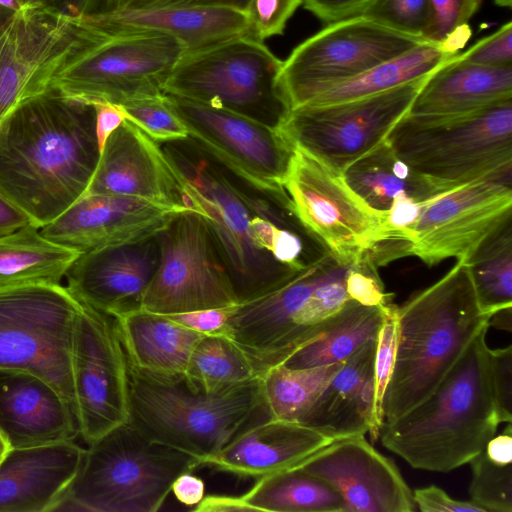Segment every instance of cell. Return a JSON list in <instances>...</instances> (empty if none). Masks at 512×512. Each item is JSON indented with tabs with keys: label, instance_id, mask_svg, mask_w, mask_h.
<instances>
[{
	"label": "cell",
	"instance_id": "obj_57",
	"mask_svg": "<svg viewBox=\"0 0 512 512\" xmlns=\"http://www.w3.org/2000/svg\"><path fill=\"white\" fill-rule=\"evenodd\" d=\"M486 456L495 463H512V425L507 423L504 431L494 435L484 448Z\"/></svg>",
	"mask_w": 512,
	"mask_h": 512
},
{
	"label": "cell",
	"instance_id": "obj_47",
	"mask_svg": "<svg viewBox=\"0 0 512 512\" xmlns=\"http://www.w3.org/2000/svg\"><path fill=\"white\" fill-rule=\"evenodd\" d=\"M459 57L473 64L488 67L512 66V22L481 39Z\"/></svg>",
	"mask_w": 512,
	"mask_h": 512
},
{
	"label": "cell",
	"instance_id": "obj_22",
	"mask_svg": "<svg viewBox=\"0 0 512 512\" xmlns=\"http://www.w3.org/2000/svg\"><path fill=\"white\" fill-rule=\"evenodd\" d=\"M85 194L133 197L190 210L173 157L127 119L106 140Z\"/></svg>",
	"mask_w": 512,
	"mask_h": 512
},
{
	"label": "cell",
	"instance_id": "obj_33",
	"mask_svg": "<svg viewBox=\"0 0 512 512\" xmlns=\"http://www.w3.org/2000/svg\"><path fill=\"white\" fill-rule=\"evenodd\" d=\"M82 253L46 238L30 224L0 236V287L60 284Z\"/></svg>",
	"mask_w": 512,
	"mask_h": 512
},
{
	"label": "cell",
	"instance_id": "obj_60",
	"mask_svg": "<svg viewBox=\"0 0 512 512\" xmlns=\"http://www.w3.org/2000/svg\"><path fill=\"white\" fill-rule=\"evenodd\" d=\"M10 449L11 448H10L5 436L3 435V433L0 430V462L6 456V454L8 453V451Z\"/></svg>",
	"mask_w": 512,
	"mask_h": 512
},
{
	"label": "cell",
	"instance_id": "obj_24",
	"mask_svg": "<svg viewBox=\"0 0 512 512\" xmlns=\"http://www.w3.org/2000/svg\"><path fill=\"white\" fill-rule=\"evenodd\" d=\"M0 430L11 449L75 441L76 412L44 379L0 369Z\"/></svg>",
	"mask_w": 512,
	"mask_h": 512
},
{
	"label": "cell",
	"instance_id": "obj_55",
	"mask_svg": "<svg viewBox=\"0 0 512 512\" xmlns=\"http://www.w3.org/2000/svg\"><path fill=\"white\" fill-rule=\"evenodd\" d=\"M33 224L29 216L0 193V236Z\"/></svg>",
	"mask_w": 512,
	"mask_h": 512
},
{
	"label": "cell",
	"instance_id": "obj_44",
	"mask_svg": "<svg viewBox=\"0 0 512 512\" xmlns=\"http://www.w3.org/2000/svg\"><path fill=\"white\" fill-rule=\"evenodd\" d=\"M302 5V0H250L246 9L250 32L253 38L282 35L288 20Z\"/></svg>",
	"mask_w": 512,
	"mask_h": 512
},
{
	"label": "cell",
	"instance_id": "obj_30",
	"mask_svg": "<svg viewBox=\"0 0 512 512\" xmlns=\"http://www.w3.org/2000/svg\"><path fill=\"white\" fill-rule=\"evenodd\" d=\"M114 318L130 365L154 375H184L194 347L205 335L142 309Z\"/></svg>",
	"mask_w": 512,
	"mask_h": 512
},
{
	"label": "cell",
	"instance_id": "obj_1",
	"mask_svg": "<svg viewBox=\"0 0 512 512\" xmlns=\"http://www.w3.org/2000/svg\"><path fill=\"white\" fill-rule=\"evenodd\" d=\"M99 157L94 107L49 89L0 123V193L41 228L85 194Z\"/></svg>",
	"mask_w": 512,
	"mask_h": 512
},
{
	"label": "cell",
	"instance_id": "obj_25",
	"mask_svg": "<svg viewBox=\"0 0 512 512\" xmlns=\"http://www.w3.org/2000/svg\"><path fill=\"white\" fill-rule=\"evenodd\" d=\"M76 17L82 24L109 38L138 33L169 35L181 41L187 52L237 37H252L246 12L228 7L114 10Z\"/></svg>",
	"mask_w": 512,
	"mask_h": 512
},
{
	"label": "cell",
	"instance_id": "obj_53",
	"mask_svg": "<svg viewBox=\"0 0 512 512\" xmlns=\"http://www.w3.org/2000/svg\"><path fill=\"white\" fill-rule=\"evenodd\" d=\"M117 0H34L55 7L71 16L104 14L116 9Z\"/></svg>",
	"mask_w": 512,
	"mask_h": 512
},
{
	"label": "cell",
	"instance_id": "obj_11",
	"mask_svg": "<svg viewBox=\"0 0 512 512\" xmlns=\"http://www.w3.org/2000/svg\"><path fill=\"white\" fill-rule=\"evenodd\" d=\"M283 61L249 36L186 52L165 85V94L224 107L261 119L288 112L278 78ZM262 120V119H261Z\"/></svg>",
	"mask_w": 512,
	"mask_h": 512
},
{
	"label": "cell",
	"instance_id": "obj_13",
	"mask_svg": "<svg viewBox=\"0 0 512 512\" xmlns=\"http://www.w3.org/2000/svg\"><path fill=\"white\" fill-rule=\"evenodd\" d=\"M188 138L248 185L292 211L284 189L293 149L274 125L236 110L165 94Z\"/></svg>",
	"mask_w": 512,
	"mask_h": 512
},
{
	"label": "cell",
	"instance_id": "obj_3",
	"mask_svg": "<svg viewBox=\"0 0 512 512\" xmlns=\"http://www.w3.org/2000/svg\"><path fill=\"white\" fill-rule=\"evenodd\" d=\"M490 316L478 304L463 260L397 307L396 357L383 422L398 419L429 396L477 334L489 327Z\"/></svg>",
	"mask_w": 512,
	"mask_h": 512
},
{
	"label": "cell",
	"instance_id": "obj_7",
	"mask_svg": "<svg viewBox=\"0 0 512 512\" xmlns=\"http://www.w3.org/2000/svg\"><path fill=\"white\" fill-rule=\"evenodd\" d=\"M187 52L178 39L138 33L106 39L95 47L81 40L53 76L49 89L88 105L162 97L174 68Z\"/></svg>",
	"mask_w": 512,
	"mask_h": 512
},
{
	"label": "cell",
	"instance_id": "obj_21",
	"mask_svg": "<svg viewBox=\"0 0 512 512\" xmlns=\"http://www.w3.org/2000/svg\"><path fill=\"white\" fill-rule=\"evenodd\" d=\"M183 211L139 198L84 194L40 231L58 244L85 253L155 238Z\"/></svg>",
	"mask_w": 512,
	"mask_h": 512
},
{
	"label": "cell",
	"instance_id": "obj_45",
	"mask_svg": "<svg viewBox=\"0 0 512 512\" xmlns=\"http://www.w3.org/2000/svg\"><path fill=\"white\" fill-rule=\"evenodd\" d=\"M345 284L349 298L364 306L386 307L392 304V295L385 292L378 268L368 260L349 269Z\"/></svg>",
	"mask_w": 512,
	"mask_h": 512
},
{
	"label": "cell",
	"instance_id": "obj_28",
	"mask_svg": "<svg viewBox=\"0 0 512 512\" xmlns=\"http://www.w3.org/2000/svg\"><path fill=\"white\" fill-rule=\"evenodd\" d=\"M512 99V66L466 62L459 53L427 77L406 116L421 124L462 118Z\"/></svg>",
	"mask_w": 512,
	"mask_h": 512
},
{
	"label": "cell",
	"instance_id": "obj_10",
	"mask_svg": "<svg viewBox=\"0 0 512 512\" xmlns=\"http://www.w3.org/2000/svg\"><path fill=\"white\" fill-rule=\"evenodd\" d=\"M426 79L356 100L298 107L282 115L274 126L292 149L342 174L387 142Z\"/></svg>",
	"mask_w": 512,
	"mask_h": 512
},
{
	"label": "cell",
	"instance_id": "obj_17",
	"mask_svg": "<svg viewBox=\"0 0 512 512\" xmlns=\"http://www.w3.org/2000/svg\"><path fill=\"white\" fill-rule=\"evenodd\" d=\"M512 218V172L480 179L426 202L407 232L408 256L427 265L466 260Z\"/></svg>",
	"mask_w": 512,
	"mask_h": 512
},
{
	"label": "cell",
	"instance_id": "obj_16",
	"mask_svg": "<svg viewBox=\"0 0 512 512\" xmlns=\"http://www.w3.org/2000/svg\"><path fill=\"white\" fill-rule=\"evenodd\" d=\"M71 367L80 437L89 445L129 418V360L113 316L82 303Z\"/></svg>",
	"mask_w": 512,
	"mask_h": 512
},
{
	"label": "cell",
	"instance_id": "obj_43",
	"mask_svg": "<svg viewBox=\"0 0 512 512\" xmlns=\"http://www.w3.org/2000/svg\"><path fill=\"white\" fill-rule=\"evenodd\" d=\"M361 16L397 32L423 38L429 22V1L373 0Z\"/></svg>",
	"mask_w": 512,
	"mask_h": 512
},
{
	"label": "cell",
	"instance_id": "obj_12",
	"mask_svg": "<svg viewBox=\"0 0 512 512\" xmlns=\"http://www.w3.org/2000/svg\"><path fill=\"white\" fill-rule=\"evenodd\" d=\"M157 242L158 264L140 309L169 315L238 303L226 263L201 214L179 213Z\"/></svg>",
	"mask_w": 512,
	"mask_h": 512
},
{
	"label": "cell",
	"instance_id": "obj_38",
	"mask_svg": "<svg viewBox=\"0 0 512 512\" xmlns=\"http://www.w3.org/2000/svg\"><path fill=\"white\" fill-rule=\"evenodd\" d=\"M184 377L195 389L215 392L260 378L251 360L230 339L204 335L194 347Z\"/></svg>",
	"mask_w": 512,
	"mask_h": 512
},
{
	"label": "cell",
	"instance_id": "obj_41",
	"mask_svg": "<svg viewBox=\"0 0 512 512\" xmlns=\"http://www.w3.org/2000/svg\"><path fill=\"white\" fill-rule=\"evenodd\" d=\"M120 107L127 120L156 142L188 138L187 127L169 105L165 95L127 102Z\"/></svg>",
	"mask_w": 512,
	"mask_h": 512
},
{
	"label": "cell",
	"instance_id": "obj_35",
	"mask_svg": "<svg viewBox=\"0 0 512 512\" xmlns=\"http://www.w3.org/2000/svg\"><path fill=\"white\" fill-rule=\"evenodd\" d=\"M241 496L253 511L344 512L340 494L299 467L260 478Z\"/></svg>",
	"mask_w": 512,
	"mask_h": 512
},
{
	"label": "cell",
	"instance_id": "obj_2",
	"mask_svg": "<svg viewBox=\"0 0 512 512\" xmlns=\"http://www.w3.org/2000/svg\"><path fill=\"white\" fill-rule=\"evenodd\" d=\"M489 327L481 330L434 391L392 422H383L382 445L411 467L449 472L470 462L498 425L492 388Z\"/></svg>",
	"mask_w": 512,
	"mask_h": 512
},
{
	"label": "cell",
	"instance_id": "obj_9",
	"mask_svg": "<svg viewBox=\"0 0 512 512\" xmlns=\"http://www.w3.org/2000/svg\"><path fill=\"white\" fill-rule=\"evenodd\" d=\"M283 186L299 222L339 263L357 264L394 243L387 212L368 205L342 174L307 153L293 149Z\"/></svg>",
	"mask_w": 512,
	"mask_h": 512
},
{
	"label": "cell",
	"instance_id": "obj_49",
	"mask_svg": "<svg viewBox=\"0 0 512 512\" xmlns=\"http://www.w3.org/2000/svg\"><path fill=\"white\" fill-rule=\"evenodd\" d=\"M415 507L422 512H485L472 501L451 498L443 489L430 485L413 491Z\"/></svg>",
	"mask_w": 512,
	"mask_h": 512
},
{
	"label": "cell",
	"instance_id": "obj_8",
	"mask_svg": "<svg viewBox=\"0 0 512 512\" xmlns=\"http://www.w3.org/2000/svg\"><path fill=\"white\" fill-rule=\"evenodd\" d=\"M81 307L60 284L0 287V369L44 379L74 410L71 351Z\"/></svg>",
	"mask_w": 512,
	"mask_h": 512
},
{
	"label": "cell",
	"instance_id": "obj_26",
	"mask_svg": "<svg viewBox=\"0 0 512 512\" xmlns=\"http://www.w3.org/2000/svg\"><path fill=\"white\" fill-rule=\"evenodd\" d=\"M331 442L306 425L269 415L240 432L201 467L258 480L298 466Z\"/></svg>",
	"mask_w": 512,
	"mask_h": 512
},
{
	"label": "cell",
	"instance_id": "obj_51",
	"mask_svg": "<svg viewBox=\"0 0 512 512\" xmlns=\"http://www.w3.org/2000/svg\"><path fill=\"white\" fill-rule=\"evenodd\" d=\"M250 0H117L115 10L166 7H228L246 12Z\"/></svg>",
	"mask_w": 512,
	"mask_h": 512
},
{
	"label": "cell",
	"instance_id": "obj_46",
	"mask_svg": "<svg viewBox=\"0 0 512 512\" xmlns=\"http://www.w3.org/2000/svg\"><path fill=\"white\" fill-rule=\"evenodd\" d=\"M491 388L497 420L512 423V345L490 349Z\"/></svg>",
	"mask_w": 512,
	"mask_h": 512
},
{
	"label": "cell",
	"instance_id": "obj_31",
	"mask_svg": "<svg viewBox=\"0 0 512 512\" xmlns=\"http://www.w3.org/2000/svg\"><path fill=\"white\" fill-rule=\"evenodd\" d=\"M458 53L442 45L425 42L355 77L318 90L302 106L336 104L394 89L428 77Z\"/></svg>",
	"mask_w": 512,
	"mask_h": 512
},
{
	"label": "cell",
	"instance_id": "obj_36",
	"mask_svg": "<svg viewBox=\"0 0 512 512\" xmlns=\"http://www.w3.org/2000/svg\"><path fill=\"white\" fill-rule=\"evenodd\" d=\"M484 313L512 306V218L482 241L466 259Z\"/></svg>",
	"mask_w": 512,
	"mask_h": 512
},
{
	"label": "cell",
	"instance_id": "obj_52",
	"mask_svg": "<svg viewBox=\"0 0 512 512\" xmlns=\"http://www.w3.org/2000/svg\"><path fill=\"white\" fill-rule=\"evenodd\" d=\"M95 109V128L100 153L106 140L126 119L120 106L110 103L92 105Z\"/></svg>",
	"mask_w": 512,
	"mask_h": 512
},
{
	"label": "cell",
	"instance_id": "obj_37",
	"mask_svg": "<svg viewBox=\"0 0 512 512\" xmlns=\"http://www.w3.org/2000/svg\"><path fill=\"white\" fill-rule=\"evenodd\" d=\"M344 362L289 368L279 364L261 377L265 404L271 417L299 422Z\"/></svg>",
	"mask_w": 512,
	"mask_h": 512
},
{
	"label": "cell",
	"instance_id": "obj_27",
	"mask_svg": "<svg viewBox=\"0 0 512 512\" xmlns=\"http://www.w3.org/2000/svg\"><path fill=\"white\" fill-rule=\"evenodd\" d=\"M83 454L75 441L10 449L0 462V512L56 511Z\"/></svg>",
	"mask_w": 512,
	"mask_h": 512
},
{
	"label": "cell",
	"instance_id": "obj_39",
	"mask_svg": "<svg viewBox=\"0 0 512 512\" xmlns=\"http://www.w3.org/2000/svg\"><path fill=\"white\" fill-rule=\"evenodd\" d=\"M483 450L469 462L470 501L485 512H512V463H495Z\"/></svg>",
	"mask_w": 512,
	"mask_h": 512
},
{
	"label": "cell",
	"instance_id": "obj_62",
	"mask_svg": "<svg viewBox=\"0 0 512 512\" xmlns=\"http://www.w3.org/2000/svg\"><path fill=\"white\" fill-rule=\"evenodd\" d=\"M24 4H28V3H31V2H34V0H21Z\"/></svg>",
	"mask_w": 512,
	"mask_h": 512
},
{
	"label": "cell",
	"instance_id": "obj_34",
	"mask_svg": "<svg viewBox=\"0 0 512 512\" xmlns=\"http://www.w3.org/2000/svg\"><path fill=\"white\" fill-rule=\"evenodd\" d=\"M387 307L364 306L348 300L320 337L282 364L289 368H307L344 362L368 340L377 337Z\"/></svg>",
	"mask_w": 512,
	"mask_h": 512
},
{
	"label": "cell",
	"instance_id": "obj_54",
	"mask_svg": "<svg viewBox=\"0 0 512 512\" xmlns=\"http://www.w3.org/2000/svg\"><path fill=\"white\" fill-rule=\"evenodd\" d=\"M171 491L181 504L196 506L205 496V484L191 472H184L175 479Z\"/></svg>",
	"mask_w": 512,
	"mask_h": 512
},
{
	"label": "cell",
	"instance_id": "obj_15",
	"mask_svg": "<svg viewBox=\"0 0 512 512\" xmlns=\"http://www.w3.org/2000/svg\"><path fill=\"white\" fill-rule=\"evenodd\" d=\"M168 152L180 171L185 206L206 221L226 263L238 302L256 296L296 270L257 247L250 228L254 214L247 197L204 162Z\"/></svg>",
	"mask_w": 512,
	"mask_h": 512
},
{
	"label": "cell",
	"instance_id": "obj_61",
	"mask_svg": "<svg viewBox=\"0 0 512 512\" xmlns=\"http://www.w3.org/2000/svg\"><path fill=\"white\" fill-rule=\"evenodd\" d=\"M494 3L504 8H511L512 6V0H494Z\"/></svg>",
	"mask_w": 512,
	"mask_h": 512
},
{
	"label": "cell",
	"instance_id": "obj_20",
	"mask_svg": "<svg viewBox=\"0 0 512 512\" xmlns=\"http://www.w3.org/2000/svg\"><path fill=\"white\" fill-rule=\"evenodd\" d=\"M329 483L344 512H412L413 491L395 463L364 436L332 441L298 466Z\"/></svg>",
	"mask_w": 512,
	"mask_h": 512
},
{
	"label": "cell",
	"instance_id": "obj_48",
	"mask_svg": "<svg viewBox=\"0 0 512 512\" xmlns=\"http://www.w3.org/2000/svg\"><path fill=\"white\" fill-rule=\"evenodd\" d=\"M233 306L165 316L175 323L201 334H221L227 326Z\"/></svg>",
	"mask_w": 512,
	"mask_h": 512
},
{
	"label": "cell",
	"instance_id": "obj_6",
	"mask_svg": "<svg viewBox=\"0 0 512 512\" xmlns=\"http://www.w3.org/2000/svg\"><path fill=\"white\" fill-rule=\"evenodd\" d=\"M387 142L443 192L512 172V99L442 123L421 124L404 116Z\"/></svg>",
	"mask_w": 512,
	"mask_h": 512
},
{
	"label": "cell",
	"instance_id": "obj_40",
	"mask_svg": "<svg viewBox=\"0 0 512 512\" xmlns=\"http://www.w3.org/2000/svg\"><path fill=\"white\" fill-rule=\"evenodd\" d=\"M429 22L423 38L458 52L470 36L467 26L483 0H428Z\"/></svg>",
	"mask_w": 512,
	"mask_h": 512
},
{
	"label": "cell",
	"instance_id": "obj_5",
	"mask_svg": "<svg viewBox=\"0 0 512 512\" xmlns=\"http://www.w3.org/2000/svg\"><path fill=\"white\" fill-rule=\"evenodd\" d=\"M196 458L153 442L128 423L87 445L56 511L156 512Z\"/></svg>",
	"mask_w": 512,
	"mask_h": 512
},
{
	"label": "cell",
	"instance_id": "obj_58",
	"mask_svg": "<svg viewBox=\"0 0 512 512\" xmlns=\"http://www.w3.org/2000/svg\"><path fill=\"white\" fill-rule=\"evenodd\" d=\"M489 327L512 331V306L494 312L488 321Z\"/></svg>",
	"mask_w": 512,
	"mask_h": 512
},
{
	"label": "cell",
	"instance_id": "obj_14",
	"mask_svg": "<svg viewBox=\"0 0 512 512\" xmlns=\"http://www.w3.org/2000/svg\"><path fill=\"white\" fill-rule=\"evenodd\" d=\"M427 42L366 17L328 24L283 61L278 86L288 111L318 90L355 77L371 67Z\"/></svg>",
	"mask_w": 512,
	"mask_h": 512
},
{
	"label": "cell",
	"instance_id": "obj_32",
	"mask_svg": "<svg viewBox=\"0 0 512 512\" xmlns=\"http://www.w3.org/2000/svg\"><path fill=\"white\" fill-rule=\"evenodd\" d=\"M342 176L368 205L385 212L397 196L426 202L446 193L399 159L388 142L351 164Z\"/></svg>",
	"mask_w": 512,
	"mask_h": 512
},
{
	"label": "cell",
	"instance_id": "obj_42",
	"mask_svg": "<svg viewBox=\"0 0 512 512\" xmlns=\"http://www.w3.org/2000/svg\"><path fill=\"white\" fill-rule=\"evenodd\" d=\"M397 336V306L392 303L385 309L384 319L377 334L374 359L373 421L369 430L373 442L380 438V429L383 423V400L395 364Z\"/></svg>",
	"mask_w": 512,
	"mask_h": 512
},
{
	"label": "cell",
	"instance_id": "obj_50",
	"mask_svg": "<svg viewBox=\"0 0 512 512\" xmlns=\"http://www.w3.org/2000/svg\"><path fill=\"white\" fill-rule=\"evenodd\" d=\"M373 0H302L304 8L328 24L361 16Z\"/></svg>",
	"mask_w": 512,
	"mask_h": 512
},
{
	"label": "cell",
	"instance_id": "obj_18",
	"mask_svg": "<svg viewBox=\"0 0 512 512\" xmlns=\"http://www.w3.org/2000/svg\"><path fill=\"white\" fill-rule=\"evenodd\" d=\"M80 36L71 16L31 2L0 26V123L21 103L49 90Z\"/></svg>",
	"mask_w": 512,
	"mask_h": 512
},
{
	"label": "cell",
	"instance_id": "obj_56",
	"mask_svg": "<svg viewBox=\"0 0 512 512\" xmlns=\"http://www.w3.org/2000/svg\"><path fill=\"white\" fill-rule=\"evenodd\" d=\"M194 512L253 511L242 496L207 495L193 509Z\"/></svg>",
	"mask_w": 512,
	"mask_h": 512
},
{
	"label": "cell",
	"instance_id": "obj_59",
	"mask_svg": "<svg viewBox=\"0 0 512 512\" xmlns=\"http://www.w3.org/2000/svg\"><path fill=\"white\" fill-rule=\"evenodd\" d=\"M21 0H0V11L7 13L9 16L24 7Z\"/></svg>",
	"mask_w": 512,
	"mask_h": 512
},
{
	"label": "cell",
	"instance_id": "obj_4",
	"mask_svg": "<svg viewBox=\"0 0 512 512\" xmlns=\"http://www.w3.org/2000/svg\"><path fill=\"white\" fill-rule=\"evenodd\" d=\"M269 415L261 377L205 392L190 386L184 375H154L129 363L127 423L149 440L196 458L199 467Z\"/></svg>",
	"mask_w": 512,
	"mask_h": 512
},
{
	"label": "cell",
	"instance_id": "obj_23",
	"mask_svg": "<svg viewBox=\"0 0 512 512\" xmlns=\"http://www.w3.org/2000/svg\"><path fill=\"white\" fill-rule=\"evenodd\" d=\"M158 259L157 236L85 252L67 271V288L82 303L117 317L140 309Z\"/></svg>",
	"mask_w": 512,
	"mask_h": 512
},
{
	"label": "cell",
	"instance_id": "obj_19",
	"mask_svg": "<svg viewBox=\"0 0 512 512\" xmlns=\"http://www.w3.org/2000/svg\"><path fill=\"white\" fill-rule=\"evenodd\" d=\"M327 254L297 269L258 295L235 304L224 331L262 376L290 356L295 318L315 288L340 265Z\"/></svg>",
	"mask_w": 512,
	"mask_h": 512
},
{
	"label": "cell",
	"instance_id": "obj_29",
	"mask_svg": "<svg viewBox=\"0 0 512 512\" xmlns=\"http://www.w3.org/2000/svg\"><path fill=\"white\" fill-rule=\"evenodd\" d=\"M377 337L348 357L298 423L332 441L364 436L373 421Z\"/></svg>",
	"mask_w": 512,
	"mask_h": 512
}]
</instances>
